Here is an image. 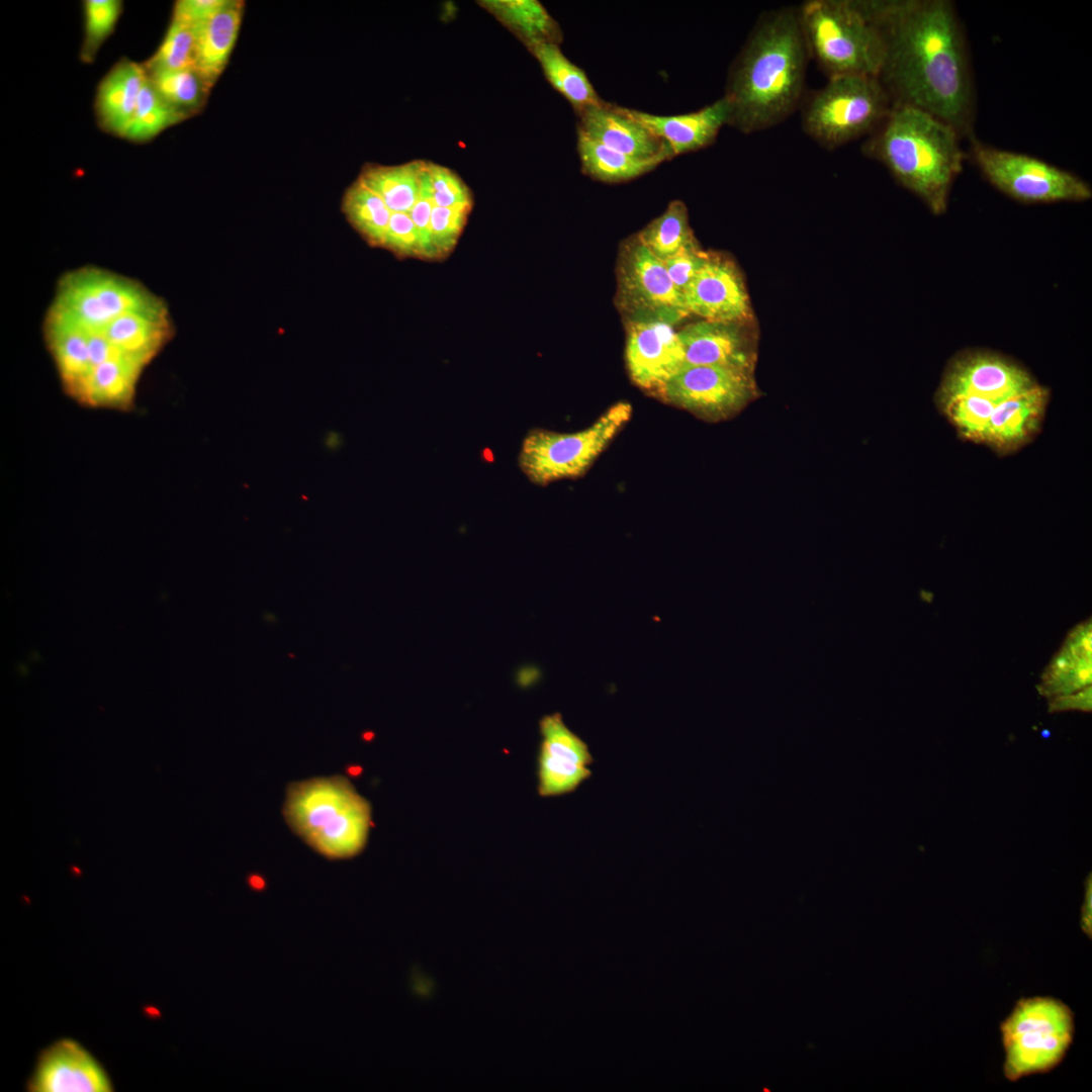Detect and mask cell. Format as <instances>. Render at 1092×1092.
I'll list each match as a JSON object with an SVG mask.
<instances>
[{
  "instance_id": "cell-1",
  "label": "cell",
  "mask_w": 1092,
  "mask_h": 1092,
  "mask_svg": "<svg viewBox=\"0 0 1092 1092\" xmlns=\"http://www.w3.org/2000/svg\"><path fill=\"white\" fill-rule=\"evenodd\" d=\"M879 27V80L893 103L921 109L972 134L974 88L963 29L946 0H863Z\"/></svg>"
},
{
  "instance_id": "cell-2",
  "label": "cell",
  "mask_w": 1092,
  "mask_h": 1092,
  "mask_svg": "<svg viewBox=\"0 0 1092 1092\" xmlns=\"http://www.w3.org/2000/svg\"><path fill=\"white\" fill-rule=\"evenodd\" d=\"M809 59L798 7L761 14L729 71L728 125L751 133L786 120L801 103Z\"/></svg>"
},
{
  "instance_id": "cell-3",
  "label": "cell",
  "mask_w": 1092,
  "mask_h": 1092,
  "mask_svg": "<svg viewBox=\"0 0 1092 1092\" xmlns=\"http://www.w3.org/2000/svg\"><path fill=\"white\" fill-rule=\"evenodd\" d=\"M959 131L916 107L893 103L863 146L906 189L936 215L944 213L963 169Z\"/></svg>"
},
{
  "instance_id": "cell-4",
  "label": "cell",
  "mask_w": 1092,
  "mask_h": 1092,
  "mask_svg": "<svg viewBox=\"0 0 1092 1092\" xmlns=\"http://www.w3.org/2000/svg\"><path fill=\"white\" fill-rule=\"evenodd\" d=\"M289 828L329 859H345L365 847L371 806L343 776L293 782L282 809Z\"/></svg>"
},
{
  "instance_id": "cell-5",
  "label": "cell",
  "mask_w": 1092,
  "mask_h": 1092,
  "mask_svg": "<svg viewBox=\"0 0 1092 1092\" xmlns=\"http://www.w3.org/2000/svg\"><path fill=\"white\" fill-rule=\"evenodd\" d=\"M798 15L810 59L828 78L879 76L884 42L863 0H808Z\"/></svg>"
},
{
  "instance_id": "cell-6",
  "label": "cell",
  "mask_w": 1092,
  "mask_h": 1092,
  "mask_svg": "<svg viewBox=\"0 0 1092 1092\" xmlns=\"http://www.w3.org/2000/svg\"><path fill=\"white\" fill-rule=\"evenodd\" d=\"M1004 1050V1077L1050 1073L1066 1058L1075 1034V1015L1062 1000L1050 996L1019 999L999 1025Z\"/></svg>"
},
{
  "instance_id": "cell-7",
  "label": "cell",
  "mask_w": 1092,
  "mask_h": 1092,
  "mask_svg": "<svg viewBox=\"0 0 1092 1092\" xmlns=\"http://www.w3.org/2000/svg\"><path fill=\"white\" fill-rule=\"evenodd\" d=\"M892 105L878 77H831L806 101L802 127L820 146L832 150L872 133Z\"/></svg>"
},
{
  "instance_id": "cell-8",
  "label": "cell",
  "mask_w": 1092,
  "mask_h": 1092,
  "mask_svg": "<svg viewBox=\"0 0 1092 1092\" xmlns=\"http://www.w3.org/2000/svg\"><path fill=\"white\" fill-rule=\"evenodd\" d=\"M632 417V405L619 401L590 426L572 433L530 430L518 455V466L530 482L545 486L582 476Z\"/></svg>"
},
{
  "instance_id": "cell-9",
  "label": "cell",
  "mask_w": 1092,
  "mask_h": 1092,
  "mask_svg": "<svg viewBox=\"0 0 1092 1092\" xmlns=\"http://www.w3.org/2000/svg\"><path fill=\"white\" fill-rule=\"evenodd\" d=\"M167 306L163 298L139 280L88 265L59 278L49 309L87 331H101L124 313Z\"/></svg>"
},
{
  "instance_id": "cell-10",
  "label": "cell",
  "mask_w": 1092,
  "mask_h": 1092,
  "mask_svg": "<svg viewBox=\"0 0 1092 1092\" xmlns=\"http://www.w3.org/2000/svg\"><path fill=\"white\" fill-rule=\"evenodd\" d=\"M971 155L988 182L1014 200L1082 202L1092 197L1088 182L1038 158L988 146L974 136Z\"/></svg>"
},
{
  "instance_id": "cell-11",
  "label": "cell",
  "mask_w": 1092,
  "mask_h": 1092,
  "mask_svg": "<svg viewBox=\"0 0 1092 1092\" xmlns=\"http://www.w3.org/2000/svg\"><path fill=\"white\" fill-rule=\"evenodd\" d=\"M617 280L616 302L627 322L656 320L675 325L690 314L662 261L636 236L621 248Z\"/></svg>"
},
{
  "instance_id": "cell-12",
  "label": "cell",
  "mask_w": 1092,
  "mask_h": 1092,
  "mask_svg": "<svg viewBox=\"0 0 1092 1092\" xmlns=\"http://www.w3.org/2000/svg\"><path fill=\"white\" fill-rule=\"evenodd\" d=\"M707 422L729 420L758 396L754 373L685 364L655 394Z\"/></svg>"
},
{
  "instance_id": "cell-13",
  "label": "cell",
  "mask_w": 1092,
  "mask_h": 1092,
  "mask_svg": "<svg viewBox=\"0 0 1092 1092\" xmlns=\"http://www.w3.org/2000/svg\"><path fill=\"white\" fill-rule=\"evenodd\" d=\"M1038 384L1026 368L1004 355L969 350L957 354L947 363L934 399L937 404L972 395L998 403Z\"/></svg>"
},
{
  "instance_id": "cell-14",
  "label": "cell",
  "mask_w": 1092,
  "mask_h": 1092,
  "mask_svg": "<svg viewBox=\"0 0 1092 1092\" xmlns=\"http://www.w3.org/2000/svg\"><path fill=\"white\" fill-rule=\"evenodd\" d=\"M538 793L554 797L574 792L593 772L594 757L587 743L570 730L559 713L539 722Z\"/></svg>"
},
{
  "instance_id": "cell-15",
  "label": "cell",
  "mask_w": 1092,
  "mask_h": 1092,
  "mask_svg": "<svg viewBox=\"0 0 1092 1092\" xmlns=\"http://www.w3.org/2000/svg\"><path fill=\"white\" fill-rule=\"evenodd\" d=\"M673 326L656 320L627 322L625 360L630 378L654 395L685 365Z\"/></svg>"
},
{
  "instance_id": "cell-16",
  "label": "cell",
  "mask_w": 1092,
  "mask_h": 1092,
  "mask_svg": "<svg viewBox=\"0 0 1092 1092\" xmlns=\"http://www.w3.org/2000/svg\"><path fill=\"white\" fill-rule=\"evenodd\" d=\"M682 296L689 313L704 320L752 322V309L741 273L734 263L722 256L708 255Z\"/></svg>"
},
{
  "instance_id": "cell-17",
  "label": "cell",
  "mask_w": 1092,
  "mask_h": 1092,
  "mask_svg": "<svg viewBox=\"0 0 1092 1092\" xmlns=\"http://www.w3.org/2000/svg\"><path fill=\"white\" fill-rule=\"evenodd\" d=\"M747 325L704 320L686 326L678 331L685 364L721 366L754 373L755 343Z\"/></svg>"
},
{
  "instance_id": "cell-18",
  "label": "cell",
  "mask_w": 1092,
  "mask_h": 1092,
  "mask_svg": "<svg viewBox=\"0 0 1092 1092\" xmlns=\"http://www.w3.org/2000/svg\"><path fill=\"white\" fill-rule=\"evenodd\" d=\"M576 114L579 119L577 131L612 150L636 159L660 163L673 158L668 146L631 117L626 107L603 100Z\"/></svg>"
},
{
  "instance_id": "cell-19",
  "label": "cell",
  "mask_w": 1092,
  "mask_h": 1092,
  "mask_svg": "<svg viewBox=\"0 0 1092 1092\" xmlns=\"http://www.w3.org/2000/svg\"><path fill=\"white\" fill-rule=\"evenodd\" d=\"M111 1088L100 1064L72 1039L58 1040L42 1052L28 1084L34 1092H107Z\"/></svg>"
},
{
  "instance_id": "cell-20",
  "label": "cell",
  "mask_w": 1092,
  "mask_h": 1092,
  "mask_svg": "<svg viewBox=\"0 0 1092 1092\" xmlns=\"http://www.w3.org/2000/svg\"><path fill=\"white\" fill-rule=\"evenodd\" d=\"M627 113L661 139L673 157L705 149L715 143L728 125L729 105L723 97L693 112L657 115L626 108Z\"/></svg>"
},
{
  "instance_id": "cell-21",
  "label": "cell",
  "mask_w": 1092,
  "mask_h": 1092,
  "mask_svg": "<svg viewBox=\"0 0 1092 1092\" xmlns=\"http://www.w3.org/2000/svg\"><path fill=\"white\" fill-rule=\"evenodd\" d=\"M1051 393L1040 384L995 404L985 445L999 456L1017 452L1040 432Z\"/></svg>"
},
{
  "instance_id": "cell-22",
  "label": "cell",
  "mask_w": 1092,
  "mask_h": 1092,
  "mask_svg": "<svg viewBox=\"0 0 1092 1092\" xmlns=\"http://www.w3.org/2000/svg\"><path fill=\"white\" fill-rule=\"evenodd\" d=\"M42 335L64 392L80 404L92 370L88 331L48 309Z\"/></svg>"
},
{
  "instance_id": "cell-23",
  "label": "cell",
  "mask_w": 1092,
  "mask_h": 1092,
  "mask_svg": "<svg viewBox=\"0 0 1092 1092\" xmlns=\"http://www.w3.org/2000/svg\"><path fill=\"white\" fill-rule=\"evenodd\" d=\"M101 332L115 350L149 365L173 339L175 327L167 306L124 313Z\"/></svg>"
},
{
  "instance_id": "cell-24",
  "label": "cell",
  "mask_w": 1092,
  "mask_h": 1092,
  "mask_svg": "<svg viewBox=\"0 0 1092 1092\" xmlns=\"http://www.w3.org/2000/svg\"><path fill=\"white\" fill-rule=\"evenodd\" d=\"M146 78L143 65L126 59L116 63L103 77L96 93L95 110L105 131L124 136Z\"/></svg>"
},
{
  "instance_id": "cell-25",
  "label": "cell",
  "mask_w": 1092,
  "mask_h": 1092,
  "mask_svg": "<svg viewBox=\"0 0 1092 1092\" xmlns=\"http://www.w3.org/2000/svg\"><path fill=\"white\" fill-rule=\"evenodd\" d=\"M1091 618L1077 624L1044 668L1038 693L1048 699L1091 686Z\"/></svg>"
},
{
  "instance_id": "cell-26",
  "label": "cell",
  "mask_w": 1092,
  "mask_h": 1092,
  "mask_svg": "<svg viewBox=\"0 0 1092 1092\" xmlns=\"http://www.w3.org/2000/svg\"><path fill=\"white\" fill-rule=\"evenodd\" d=\"M147 366L141 360L115 350L110 358L92 369L80 404L131 411L140 378Z\"/></svg>"
},
{
  "instance_id": "cell-27",
  "label": "cell",
  "mask_w": 1092,
  "mask_h": 1092,
  "mask_svg": "<svg viewBox=\"0 0 1092 1092\" xmlns=\"http://www.w3.org/2000/svg\"><path fill=\"white\" fill-rule=\"evenodd\" d=\"M244 2H231L221 10L194 26V68L211 88L223 72L236 43Z\"/></svg>"
},
{
  "instance_id": "cell-28",
  "label": "cell",
  "mask_w": 1092,
  "mask_h": 1092,
  "mask_svg": "<svg viewBox=\"0 0 1092 1092\" xmlns=\"http://www.w3.org/2000/svg\"><path fill=\"white\" fill-rule=\"evenodd\" d=\"M481 5L514 31L529 50L561 39L557 22L536 0H485Z\"/></svg>"
},
{
  "instance_id": "cell-29",
  "label": "cell",
  "mask_w": 1092,
  "mask_h": 1092,
  "mask_svg": "<svg viewBox=\"0 0 1092 1092\" xmlns=\"http://www.w3.org/2000/svg\"><path fill=\"white\" fill-rule=\"evenodd\" d=\"M425 162L396 166L369 165L358 180L376 193L391 212L410 213L420 196Z\"/></svg>"
},
{
  "instance_id": "cell-30",
  "label": "cell",
  "mask_w": 1092,
  "mask_h": 1092,
  "mask_svg": "<svg viewBox=\"0 0 1092 1092\" xmlns=\"http://www.w3.org/2000/svg\"><path fill=\"white\" fill-rule=\"evenodd\" d=\"M530 51L549 83L569 101L576 113L603 101L583 70L562 54L558 43H540Z\"/></svg>"
},
{
  "instance_id": "cell-31",
  "label": "cell",
  "mask_w": 1092,
  "mask_h": 1092,
  "mask_svg": "<svg viewBox=\"0 0 1092 1092\" xmlns=\"http://www.w3.org/2000/svg\"><path fill=\"white\" fill-rule=\"evenodd\" d=\"M577 152L583 173L606 183L632 180L661 164L654 160H640L627 156L579 131H577Z\"/></svg>"
},
{
  "instance_id": "cell-32",
  "label": "cell",
  "mask_w": 1092,
  "mask_h": 1092,
  "mask_svg": "<svg viewBox=\"0 0 1092 1092\" xmlns=\"http://www.w3.org/2000/svg\"><path fill=\"white\" fill-rule=\"evenodd\" d=\"M342 210L368 245L382 248L392 212L376 193L357 180L346 190Z\"/></svg>"
},
{
  "instance_id": "cell-33",
  "label": "cell",
  "mask_w": 1092,
  "mask_h": 1092,
  "mask_svg": "<svg viewBox=\"0 0 1092 1092\" xmlns=\"http://www.w3.org/2000/svg\"><path fill=\"white\" fill-rule=\"evenodd\" d=\"M636 238L660 260L696 240L690 226L686 204L680 200L671 201Z\"/></svg>"
},
{
  "instance_id": "cell-34",
  "label": "cell",
  "mask_w": 1092,
  "mask_h": 1092,
  "mask_svg": "<svg viewBox=\"0 0 1092 1092\" xmlns=\"http://www.w3.org/2000/svg\"><path fill=\"white\" fill-rule=\"evenodd\" d=\"M187 117L166 102L147 77L123 138L131 142L144 143Z\"/></svg>"
},
{
  "instance_id": "cell-35",
  "label": "cell",
  "mask_w": 1092,
  "mask_h": 1092,
  "mask_svg": "<svg viewBox=\"0 0 1092 1092\" xmlns=\"http://www.w3.org/2000/svg\"><path fill=\"white\" fill-rule=\"evenodd\" d=\"M146 74L165 101L188 117L206 101L210 88L194 68Z\"/></svg>"
},
{
  "instance_id": "cell-36",
  "label": "cell",
  "mask_w": 1092,
  "mask_h": 1092,
  "mask_svg": "<svg viewBox=\"0 0 1092 1092\" xmlns=\"http://www.w3.org/2000/svg\"><path fill=\"white\" fill-rule=\"evenodd\" d=\"M995 404L982 397L962 395L937 403L936 406L961 438L985 445Z\"/></svg>"
},
{
  "instance_id": "cell-37",
  "label": "cell",
  "mask_w": 1092,
  "mask_h": 1092,
  "mask_svg": "<svg viewBox=\"0 0 1092 1092\" xmlns=\"http://www.w3.org/2000/svg\"><path fill=\"white\" fill-rule=\"evenodd\" d=\"M194 51V27L172 19L160 47L143 67L146 73L191 69Z\"/></svg>"
},
{
  "instance_id": "cell-38",
  "label": "cell",
  "mask_w": 1092,
  "mask_h": 1092,
  "mask_svg": "<svg viewBox=\"0 0 1092 1092\" xmlns=\"http://www.w3.org/2000/svg\"><path fill=\"white\" fill-rule=\"evenodd\" d=\"M122 3L116 0H87L84 2L85 34L81 50L83 62H92L100 46L110 35L121 13Z\"/></svg>"
},
{
  "instance_id": "cell-39",
  "label": "cell",
  "mask_w": 1092,
  "mask_h": 1092,
  "mask_svg": "<svg viewBox=\"0 0 1092 1092\" xmlns=\"http://www.w3.org/2000/svg\"><path fill=\"white\" fill-rule=\"evenodd\" d=\"M472 205L434 206L431 215V244L435 259L448 256L455 248Z\"/></svg>"
},
{
  "instance_id": "cell-40",
  "label": "cell",
  "mask_w": 1092,
  "mask_h": 1092,
  "mask_svg": "<svg viewBox=\"0 0 1092 1092\" xmlns=\"http://www.w3.org/2000/svg\"><path fill=\"white\" fill-rule=\"evenodd\" d=\"M423 176L435 206L472 205L468 187L450 169L425 163Z\"/></svg>"
},
{
  "instance_id": "cell-41",
  "label": "cell",
  "mask_w": 1092,
  "mask_h": 1092,
  "mask_svg": "<svg viewBox=\"0 0 1092 1092\" xmlns=\"http://www.w3.org/2000/svg\"><path fill=\"white\" fill-rule=\"evenodd\" d=\"M382 248L401 258L423 259L419 234L408 213H391Z\"/></svg>"
},
{
  "instance_id": "cell-42",
  "label": "cell",
  "mask_w": 1092,
  "mask_h": 1092,
  "mask_svg": "<svg viewBox=\"0 0 1092 1092\" xmlns=\"http://www.w3.org/2000/svg\"><path fill=\"white\" fill-rule=\"evenodd\" d=\"M708 255L709 253L700 248L697 240H694L661 260L669 278L681 294L702 268Z\"/></svg>"
},
{
  "instance_id": "cell-43",
  "label": "cell",
  "mask_w": 1092,
  "mask_h": 1092,
  "mask_svg": "<svg viewBox=\"0 0 1092 1092\" xmlns=\"http://www.w3.org/2000/svg\"><path fill=\"white\" fill-rule=\"evenodd\" d=\"M425 165V164H424ZM424 170V169H423ZM435 204L426 185L423 172L421 191L418 200L410 211V216L418 231L423 259L435 260L431 244V215Z\"/></svg>"
},
{
  "instance_id": "cell-44",
  "label": "cell",
  "mask_w": 1092,
  "mask_h": 1092,
  "mask_svg": "<svg viewBox=\"0 0 1092 1092\" xmlns=\"http://www.w3.org/2000/svg\"><path fill=\"white\" fill-rule=\"evenodd\" d=\"M230 2L231 0H180L174 5L172 19L194 27L224 8Z\"/></svg>"
},
{
  "instance_id": "cell-45",
  "label": "cell",
  "mask_w": 1092,
  "mask_h": 1092,
  "mask_svg": "<svg viewBox=\"0 0 1092 1092\" xmlns=\"http://www.w3.org/2000/svg\"><path fill=\"white\" fill-rule=\"evenodd\" d=\"M1049 700V712L1079 710L1091 712V686L1080 691L1052 697Z\"/></svg>"
},
{
  "instance_id": "cell-46",
  "label": "cell",
  "mask_w": 1092,
  "mask_h": 1092,
  "mask_svg": "<svg viewBox=\"0 0 1092 1092\" xmlns=\"http://www.w3.org/2000/svg\"><path fill=\"white\" fill-rule=\"evenodd\" d=\"M1080 926L1082 931L1091 938L1092 934V878L1091 874L1085 881L1084 901L1081 906Z\"/></svg>"
},
{
  "instance_id": "cell-47",
  "label": "cell",
  "mask_w": 1092,
  "mask_h": 1092,
  "mask_svg": "<svg viewBox=\"0 0 1092 1092\" xmlns=\"http://www.w3.org/2000/svg\"><path fill=\"white\" fill-rule=\"evenodd\" d=\"M250 885L256 890H261L265 887V881L259 875H252L250 877Z\"/></svg>"
}]
</instances>
